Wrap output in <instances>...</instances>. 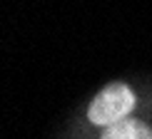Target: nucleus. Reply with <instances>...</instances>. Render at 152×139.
<instances>
[{"mask_svg": "<svg viewBox=\"0 0 152 139\" xmlns=\"http://www.w3.org/2000/svg\"><path fill=\"white\" fill-rule=\"evenodd\" d=\"M132 107H135V92L122 82H115V85H107L100 94H95L87 117L97 127H110L115 122L127 119Z\"/></svg>", "mask_w": 152, "mask_h": 139, "instance_id": "obj_1", "label": "nucleus"}, {"mask_svg": "<svg viewBox=\"0 0 152 139\" xmlns=\"http://www.w3.org/2000/svg\"><path fill=\"white\" fill-rule=\"evenodd\" d=\"M102 139H152V129L140 119H122L102 132Z\"/></svg>", "mask_w": 152, "mask_h": 139, "instance_id": "obj_2", "label": "nucleus"}]
</instances>
